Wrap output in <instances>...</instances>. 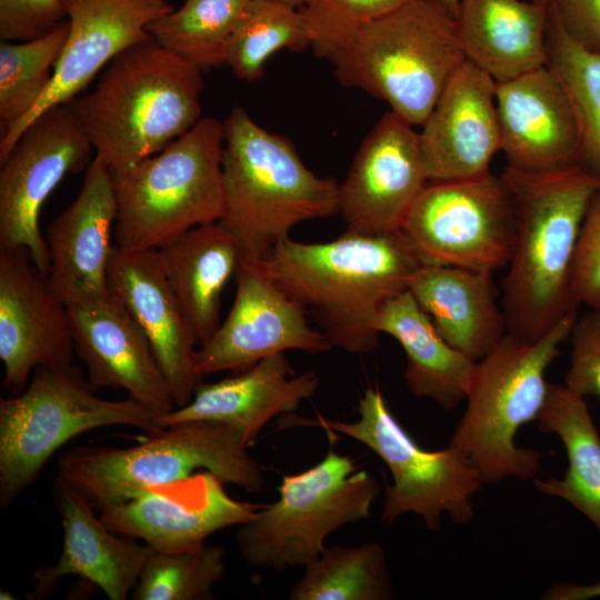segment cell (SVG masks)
I'll return each mask as SVG.
<instances>
[{
	"label": "cell",
	"instance_id": "cell-19",
	"mask_svg": "<svg viewBox=\"0 0 600 600\" xmlns=\"http://www.w3.org/2000/svg\"><path fill=\"white\" fill-rule=\"evenodd\" d=\"M108 288L148 338L176 407L186 404L203 382L197 369L199 341L168 281L159 250L113 246Z\"/></svg>",
	"mask_w": 600,
	"mask_h": 600
},
{
	"label": "cell",
	"instance_id": "cell-7",
	"mask_svg": "<svg viewBox=\"0 0 600 600\" xmlns=\"http://www.w3.org/2000/svg\"><path fill=\"white\" fill-rule=\"evenodd\" d=\"M466 61L454 16L434 0H407L367 24L332 63L342 86L421 126Z\"/></svg>",
	"mask_w": 600,
	"mask_h": 600
},
{
	"label": "cell",
	"instance_id": "cell-8",
	"mask_svg": "<svg viewBox=\"0 0 600 600\" xmlns=\"http://www.w3.org/2000/svg\"><path fill=\"white\" fill-rule=\"evenodd\" d=\"M223 122L201 118L164 149L112 172L116 246L159 249L223 214Z\"/></svg>",
	"mask_w": 600,
	"mask_h": 600
},
{
	"label": "cell",
	"instance_id": "cell-26",
	"mask_svg": "<svg viewBox=\"0 0 600 600\" xmlns=\"http://www.w3.org/2000/svg\"><path fill=\"white\" fill-rule=\"evenodd\" d=\"M549 2L460 0L454 13L466 59L498 82L547 66Z\"/></svg>",
	"mask_w": 600,
	"mask_h": 600
},
{
	"label": "cell",
	"instance_id": "cell-33",
	"mask_svg": "<svg viewBox=\"0 0 600 600\" xmlns=\"http://www.w3.org/2000/svg\"><path fill=\"white\" fill-rule=\"evenodd\" d=\"M249 0H186L147 31L161 47L202 72L226 64L230 36Z\"/></svg>",
	"mask_w": 600,
	"mask_h": 600
},
{
	"label": "cell",
	"instance_id": "cell-1",
	"mask_svg": "<svg viewBox=\"0 0 600 600\" xmlns=\"http://www.w3.org/2000/svg\"><path fill=\"white\" fill-rule=\"evenodd\" d=\"M267 274L311 313L332 347L350 353L376 348L382 306L408 290L422 266L401 230L384 234L346 231L306 243L291 238L260 258Z\"/></svg>",
	"mask_w": 600,
	"mask_h": 600
},
{
	"label": "cell",
	"instance_id": "cell-3",
	"mask_svg": "<svg viewBox=\"0 0 600 600\" xmlns=\"http://www.w3.org/2000/svg\"><path fill=\"white\" fill-rule=\"evenodd\" d=\"M202 71L152 38L110 61L69 106L112 172L158 153L201 117Z\"/></svg>",
	"mask_w": 600,
	"mask_h": 600
},
{
	"label": "cell",
	"instance_id": "cell-32",
	"mask_svg": "<svg viewBox=\"0 0 600 600\" xmlns=\"http://www.w3.org/2000/svg\"><path fill=\"white\" fill-rule=\"evenodd\" d=\"M289 591L290 600H390L394 597L380 543L324 548L306 564Z\"/></svg>",
	"mask_w": 600,
	"mask_h": 600
},
{
	"label": "cell",
	"instance_id": "cell-28",
	"mask_svg": "<svg viewBox=\"0 0 600 600\" xmlns=\"http://www.w3.org/2000/svg\"><path fill=\"white\" fill-rule=\"evenodd\" d=\"M173 293L200 344L219 327L221 294L243 250L221 221L194 227L159 249Z\"/></svg>",
	"mask_w": 600,
	"mask_h": 600
},
{
	"label": "cell",
	"instance_id": "cell-11",
	"mask_svg": "<svg viewBox=\"0 0 600 600\" xmlns=\"http://www.w3.org/2000/svg\"><path fill=\"white\" fill-rule=\"evenodd\" d=\"M352 422L318 417L294 424L323 428L347 436L373 451L388 467L393 483L386 489L381 519L392 523L412 512L427 529L437 531L441 516L468 524L474 514L473 496L484 482L471 459L456 444L423 449L391 412L379 387H368L359 399Z\"/></svg>",
	"mask_w": 600,
	"mask_h": 600
},
{
	"label": "cell",
	"instance_id": "cell-25",
	"mask_svg": "<svg viewBox=\"0 0 600 600\" xmlns=\"http://www.w3.org/2000/svg\"><path fill=\"white\" fill-rule=\"evenodd\" d=\"M319 377L309 371L296 374L284 352L267 357L236 376L201 383L183 406L158 416L161 427L184 421L226 424L251 446L273 418L294 411L311 398Z\"/></svg>",
	"mask_w": 600,
	"mask_h": 600
},
{
	"label": "cell",
	"instance_id": "cell-16",
	"mask_svg": "<svg viewBox=\"0 0 600 600\" xmlns=\"http://www.w3.org/2000/svg\"><path fill=\"white\" fill-rule=\"evenodd\" d=\"M69 32L53 79L38 103L0 138V162L46 110L71 102L112 59L150 39L148 26L173 10L169 0H62Z\"/></svg>",
	"mask_w": 600,
	"mask_h": 600
},
{
	"label": "cell",
	"instance_id": "cell-12",
	"mask_svg": "<svg viewBox=\"0 0 600 600\" xmlns=\"http://www.w3.org/2000/svg\"><path fill=\"white\" fill-rule=\"evenodd\" d=\"M517 212L501 176L429 182L401 229L422 264L494 272L514 247Z\"/></svg>",
	"mask_w": 600,
	"mask_h": 600
},
{
	"label": "cell",
	"instance_id": "cell-14",
	"mask_svg": "<svg viewBox=\"0 0 600 600\" xmlns=\"http://www.w3.org/2000/svg\"><path fill=\"white\" fill-rule=\"evenodd\" d=\"M234 277L229 314L198 349L202 377L243 370L287 350L321 353L332 347L321 330L309 324L306 309L267 274L260 258L243 253Z\"/></svg>",
	"mask_w": 600,
	"mask_h": 600
},
{
	"label": "cell",
	"instance_id": "cell-36",
	"mask_svg": "<svg viewBox=\"0 0 600 600\" xmlns=\"http://www.w3.org/2000/svg\"><path fill=\"white\" fill-rule=\"evenodd\" d=\"M224 549L203 543L176 552H153L143 566L131 599L202 600L224 572Z\"/></svg>",
	"mask_w": 600,
	"mask_h": 600
},
{
	"label": "cell",
	"instance_id": "cell-22",
	"mask_svg": "<svg viewBox=\"0 0 600 600\" xmlns=\"http://www.w3.org/2000/svg\"><path fill=\"white\" fill-rule=\"evenodd\" d=\"M496 86L492 77L468 60L449 81L419 132L429 182L490 171L501 147Z\"/></svg>",
	"mask_w": 600,
	"mask_h": 600
},
{
	"label": "cell",
	"instance_id": "cell-35",
	"mask_svg": "<svg viewBox=\"0 0 600 600\" xmlns=\"http://www.w3.org/2000/svg\"><path fill=\"white\" fill-rule=\"evenodd\" d=\"M69 21L22 42H0V131L22 119L50 87L63 51Z\"/></svg>",
	"mask_w": 600,
	"mask_h": 600
},
{
	"label": "cell",
	"instance_id": "cell-20",
	"mask_svg": "<svg viewBox=\"0 0 600 600\" xmlns=\"http://www.w3.org/2000/svg\"><path fill=\"white\" fill-rule=\"evenodd\" d=\"M68 310L74 352L96 389L122 390L158 416L176 408L148 338L110 291Z\"/></svg>",
	"mask_w": 600,
	"mask_h": 600
},
{
	"label": "cell",
	"instance_id": "cell-13",
	"mask_svg": "<svg viewBox=\"0 0 600 600\" xmlns=\"http://www.w3.org/2000/svg\"><path fill=\"white\" fill-rule=\"evenodd\" d=\"M93 147L69 103L40 114L0 162V249H28L46 276L50 256L39 219L62 178L86 170Z\"/></svg>",
	"mask_w": 600,
	"mask_h": 600
},
{
	"label": "cell",
	"instance_id": "cell-6",
	"mask_svg": "<svg viewBox=\"0 0 600 600\" xmlns=\"http://www.w3.org/2000/svg\"><path fill=\"white\" fill-rule=\"evenodd\" d=\"M204 470L250 492L266 484L264 468L248 452L240 433L208 421L168 424L127 448L72 447L58 462V477L97 511Z\"/></svg>",
	"mask_w": 600,
	"mask_h": 600
},
{
	"label": "cell",
	"instance_id": "cell-5",
	"mask_svg": "<svg viewBox=\"0 0 600 600\" xmlns=\"http://www.w3.org/2000/svg\"><path fill=\"white\" fill-rule=\"evenodd\" d=\"M578 318L563 317L537 340L507 333L476 362L467 393V407L451 438L473 462L486 483L507 478L534 479L543 454L520 448L518 430L537 420L546 402V372L560 354Z\"/></svg>",
	"mask_w": 600,
	"mask_h": 600
},
{
	"label": "cell",
	"instance_id": "cell-4",
	"mask_svg": "<svg viewBox=\"0 0 600 600\" xmlns=\"http://www.w3.org/2000/svg\"><path fill=\"white\" fill-rule=\"evenodd\" d=\"M222 122L220 221L243 253L264 258L297 224L339 212V183L312 172L289 139L259 126L242 107Z\"/></svg>",
	"mask_w": 600,
	"mask_h": 600
},
{
	"label": "cell",
	"instance_id": "cell-42",
	"mask_svg": "<svg viewBox=\"0 0 600 600\" xmlns=\"http://www.w3.org/2000/svg\"><path fill=\"white\" fill-rule=\"evenodd\" d=\"M594 598H600V580L588 584L554 583L541 597L543 600H589Z\"/></svg>",
	"mask_w": 600,
	"mask_h": 600
},
{
	"label": "cell",
	"instance_id": "cell-2",
	"mask_svg": "<svg viewBox=\"0 0 600 600\" xmlns=\"http://www.w3.org/2000/svg\"><path fill=\"white\" fill-rule=\"evenodd\" d=\"M500 176L517 212L501 306L508 333L537 340L578 310L572 264L583 218L600 181L579 164L552 171L506 166Z\"/></svg>",
	"mask_w": 600,
	"mask_h": 600
},
{
	"label": "cell",
	"instance_id": "cell-15",
	"mask_svg": "<svg viewBox=\"0 0 600 600\" xmlns=\"http://www.w3.org/2000/svg\"><path fill=\"white\" fill-rule=\"evenodd\" d=\"M392 111L384 113L361 142L344 181L339 212L346 231L398 232L429 183L420 134Z\"/></svg>",
	"mask_w": 600,
	"mask_h": 600
},
{
	"label": "cell",
	"instance_id": "cell-40",
	"mask_svg": "<svg viewBox=\"0 0 600 600\" xmlns=\"http://www.w3.org/2000/svg\"><path fill=\"white\" fill-rule=\"evenodd\" d=\"M67 14L62 0H0V40L22 42L57 28Z\"/></svg>",
	"mask_w": 600,
	"mask_h": 600
},
{
	"label": "cell",
	"instance_id": "cell-39",
	"mask_svg": "<svg viewBox=\"0 0 600 600\" xmlns=\"http://www.w3.org/2000/svg\"><path fill=\"white\" fill-rule=\"evenodd\" d=\"M576 301L600 309V188L593 194L580 229L571 276Z\"/></svg>",
	"mask_w": 600,
	"mask_h": 600
},
{
	"label": "cell",
	"instance_id": "cell-37",
	"mask_svg": "<svg viewBox=\"0 0 600 600\" xmlns=\"http://www.w3.org/2000/svg\"><path fill=\"white\" fill-rule=\"evenodd\" d=\"M407 0H303L300 11L311 36V48L333 61L373 20Z\"/></svg>",
	"mask_w": 600,
	"mask_h": 600
},
{
	"label": "cell",
	"instance_id": "cell-34",
	"mask_svg": "<svg viewBox=\"0 0 600 600\" xmlns=\"http://www.w3.org/2000/svg\"><path fill=\"white\" fill-rule=\"evenodd\" d=\"M308 48L311 36L298 8L276 0H249L228 41L226 66L237 78L254 81L277 51Z\"/></svg>",
	"mask_w": 600,
	"mask_h": 600
},
{
	"label": "cell",
	"instance_id": "cell-23",
	"mask_svg": "<svg viewBox=\"0 0 600 600\" xmlns=\"http://www.w3.org/2000/svg\"><path fill=\"white\" fill-rule=\"evenodd\" d=\"M53 499L63 529L62 552L57 562L34 572L27 599H44L59 580L71 574L99 588L109 600L127 599L154 551L113 532L90 501L59 477Z\"/></svg>",
	"mask_w": 600,
	"mask_h": 600
},
{
	"label": "cell",
	"instance_id": "cell-43",
	"mask_svg": "<svg viewBox=\"0 0 600 600\" xmlns=\"http://www.w3.org/2000/svg\"><path fill=\"white\" fill-rule=\"evenodd\" d=\"M446 7L453 16L458 9L460 0H434Z\"/></svg>",
	"mask_w": 600,
	"mask_h": 600
},
{
	"label": "cell",
	"instance_id": "cell-30",
	"mask_svg": "<svg viewBox=\"0 0 600 600\" xmlns=\"http://www.w3.org/2000/svg\"><path fill=\"white\" fill-rule=\"evenodd\" d=\"M539 430L562 441L568 468L562 478L533 479L536 489L567 501L600 533V436L583 397L549 383Z\"/></svg>",
	"mask_w": 600,
	"mask_h": 600
},
{
	"label": "cell",
	"instance_id": "cell-9",
	"mask_svg": "<svg viewBox=\"0 0 600 600\" xmlns=\"http://www.w3.org/2000/svg\"><path fill=\"white\" fill-rule=\"evenodd\" d=\"M72 363L37 368L19 393L0 399V506L7 508L40 476L48 460L79 434L127 426L147 434L158 414L127 398L108 400Z\"/></svg>",
	"mask_w": 600,
	"mask_h": 600
},
{
	"label": "cell",
	"instance_id": "cell-38",
	"mask_svg": "<svg viewBox=\"0 0 600 600\" xmlns=\"http://www.w3.org/2000/svg\"><path fill=\"white\" fill-rule=\"evenodd\" d=\"M569 338L570 367L563 386L583 398L600 399V309L577 318Z\"/></svg>",
	"mask_w": 600,
	"mask_h": 600
},
{
	"label": "cell",
	"instance_id": "cell-41",
	"mask_svg": "<svg viewBox=\"0 0 600 600\" xmlns=\"http://www.w3.org/2000/svg\"><path fill=\"white\" fill-rule=\"evenodd\" d=\"M549 8L577 42L600 52V0H550Z\"/></svg>",
	"mask_w": 600,
	"mask_h": 600
},
{
	"label": "cell",
	"instance_id": "cell-31",
	"mask_svg": "<svg viewBox=\"0 0 600 600\" xmlns=\"http://www.w3.org/2000/svg\"><path fill=\"white\" fill-rule=\"evenodd\" d=\"M547 48V67L560 81L577 123L578 164L600 181V52L577 42L551 11Z\"/></svg>",
	"mask_w": 600,
	"mask_h": 600
},
{
	"label": "cell",
	"instance_id": "cell-44",
	"mask_svg": "<svg viewBox=\"0 0 600 600\" xmlns=\"http://www.w3.org/2000/svg\"><path fill=\"white\" fill-rule=\"evenodd\" d=\"M276 1H280L296 8L300 7L303 2V0H276Z\"/></svg>",
	"mask_w": 600,
	"mask_h": 600
},
{
	"label": "cell",
	"instance_id": "cell-45",
	"mask_svg": "<svg viewBox=\"0 0 600 600\" xmlns=\"http://www.w3.org/2000/svg\"><path fill=\"white\" fill-rule=\"evenodd\" d=\"M529 1H537V2H549L550 0H529Z\"/></svg>",
	"mask_w": 600,
	"mask_h": 600
},
{
	"label": "cell",
	"instance_id": "cell-21",
	"mask_svg": "<svg viewBox=\"0 0 600 600\" xmlns=\"http://www.w3.org/2000/svg\"><path fill=\"white\" fill-rule=\"evenodd\" d=\"M116 219L112 172L94 156L84 170L78 196L50 222L44 237L50 256L48 282L67 307L109 292L108 268Z\"/></svg>",
	"mask_w": 600,
	"mask_h": 600
},
{
	"label": "cell",
	"instance_id": "cell-29",
	"mask_svg": "<svg viewBox=\"0 0 600 600\" xmlns=\"http://www.w3.org/2000/svg\"><path fill=\"white\" fill-rule=\"evenodd\" d=\"M376 329L394 338L406 353L404 380L411 393L446 410L466 400L476 362L450 346L409 290L381 308Z\"/></svg>",
	"mask_w": 600,
	"mask_h": 600
},
{
	"label": "cell",
	"instance_id": "cell-17",
	"mask_svg": "<svg viewBox=\"0 0 600 600\" xmlns=\"http://www.w3.org/2000/svg\"><path fill=\"white\" fill-rule=\"evenodd\" d=\"M73 336L68 307L28 249H0V359L3 386L21 392L33 371L72 363Z\"/></svg>",
	"mask_w": 600,
	"mask_h": 600
},
{
	"label": "cell",
	"instance_id": "cell-27",
	"mask_svg": "<svg viewBox=\"0 0 600 600\" xmlns=\"http://www.w3.org/2000/svg\"><path fill=\"white\" fill-rule=\"evenodd\" d=\"M408 290L440 336L474 362L508 333L492 272L422 264Z\"/></svg>",
	"mask_w": 600,
	"mask_h": 600
},
{
	"label": "cell",
	"instance_id": "cell-10",
	"mask_svg": "<svg viewBox=\"0 0 600 600\" xmlns=\"http://www.w3.org/2000/svg\"><path fill=\"white\" fill-rule=\"evenodd\" d=\"M276 501L260 506L238 526L236 544L254 568L284 571L304 567L337 529L367 519L379 484L354 461L330 449L317 464L284 474Z\"/></svg>",
	"mask_w": 600,
	"mask_h": 600
},
{
	"label": "cell",
	"instance_id": "cell-18",
	"mask_svg": "<svg viewBox=\"0 0 600 600\" xmlns=\"http://www.w3.org/2000/svg\"><path fill=\"white\" fill-rule=\"evenodd\" d=\"M213 473L199 471L97 512L113 532L156 552L188 550L219 530L251 520L260 508L233 499Z\"/></svg>",
	"mask_w": 600,
	"mask_h": 600
},
{
	"label": "cell",
	"instance_id": "cell-24",
	"mask_svg": "<svg viewBox=\"0 0 600 600\" xmlns=\"http://www.w3.org/2000/svg\"><path fill=\"white\" fill-rule=\"evenodd\" d=\"M496 106L507 166L552 171L578 164L574 116L560 81L547 66L498 82Z\"/></svg>",
	"mask_w": 600,
	"mask_h": 600
}]
</instances>
